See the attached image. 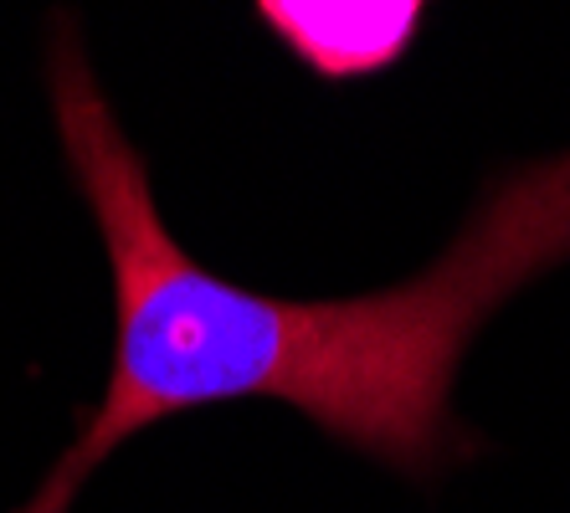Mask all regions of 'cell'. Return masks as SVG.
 I'll return each mask as SVG.
<instances>
[{
	"mask_svg": "<svg viewBox=\"0 0 570 513\" xmlns=\"http://www.w3.org/2000/svg\"><path fill=\"white\" fill-rule=\"evenodd\" d=\"M47 88L114 273V365L72 447L16 513H67L139 432L257 395L401 473L432 477L463 457L452 381L478 324L519 283L570 257V155L489 185L416 283L365 298H267L216 277L170 237L145 155L114 119L72 21L52 31Z\"/></svg>",
	"mask_w": 570,
	"mask_h": 513,
	"instance_id": "cell-1",
	"label": "cell"
},
{
	"mask_svg": "<svg viewBox=\"0 0 570 513\" xmlns=\"http://www.w3.org/2000/svg\"><path fill=\"white\" fill-rule=\"evenodd\" d=\"M263 27L318 78L350 82L391 67L416 41L422 6H257Z\"/></svg>",
	"mask_w": 570,
	"mask_h": 513,
	"instance_id": "cell-2",
	"label": "cell"
}]
</instances>
